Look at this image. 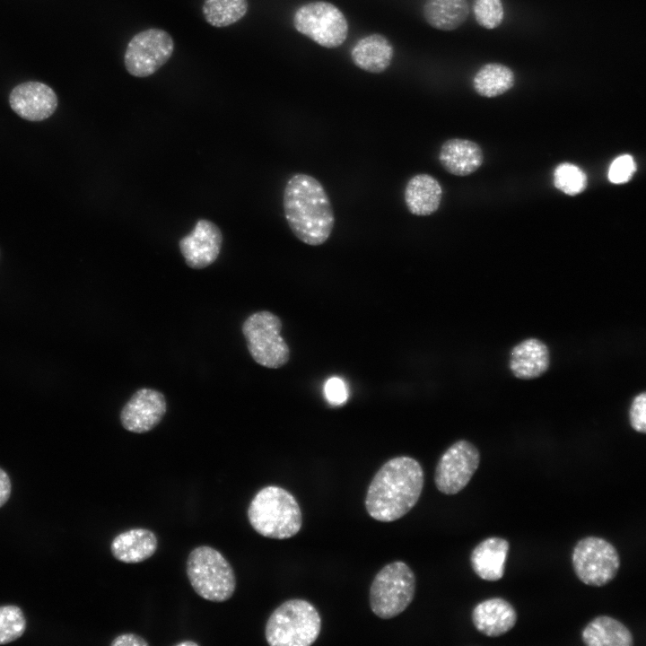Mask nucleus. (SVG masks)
<instances>
[{"label": "nucleus", "mask_w": 646, "mask_h": 646, "mask_svg": "<svg viewBox=\"0 0 646 646\" xmlns=\"http://www.w3.org/2000/svg\"><path fill=\"white\" fill-rule=\"evenodd\" d=\"M420 463L407 456L384 463L369 484L365 508L379 521L390 522L406 515L416 504L423 488Z\"/></svg>", "instance_id": "obj_1"}, {"label": "nucleus", "mask_w": 646, "mask_h": 646, "mask_svg": "<svg viewBox=\"0 0 646 646\" xmlns=\"http://www.w3.org/2000/svg\"><path fill=\"white\" fill-rule=\"evenodd\" d=\"M283 206L293 235L305 244L319 246L330 237L335 214L322 184L314 177L296 173L286 182Z\"/></svg>", "instance_id": "obj_2"}, {"label": "nucleus", "mask_w": 646, "mask_h": 646, "mask_svg": "<svg viewBox=\"0 0 646 646\" xmlns=\"http://www.w3.org/2000/svg\"><path fill=\"white\" fill-rule=\"evenodd\" d=\"M248 519L258 534L275 539L295 536L302 524L294 496L276 485L265 486L256 493L248 508Z\"/></svg>", "instance_id": "obj_3"}, {"label": "nucleus", "mask_w": 646, "mask_h": 646, "mask_svg": "<svg viewBox=\"0 0 646 646\" xmlns=\"http://www.w3.org/2000/svg\"><path fill=\"white\" fill-rule=\"evenodd\" d=\"M321 618L316 607L307 600L284 601L270 615L265 635L271 646H309L319 635Z\"/></svg>", "instance_id": "obj_4"}, {"label": "nucleus", "mask_w": 646, "mask_h": 646, "mask_svg": "<svg viewBox=\"0 0 646 646\" xmlns=\"http://www.w3.org/2000/svg\"><path fill=\"white\" fill-rule=\"evenodd\" d=\"M187 575L196 593L209 601H226L236 589L231 565L219 551L209 546H197L189 553Z\"/></svg>", "instance_id": "obj_5"}, {"label": "nucleus", "mask_w": 646, "mask_h": 646, "mask_svg": "<svg viewBox=\"0 0 646 646\" xmlns=\"http://www.w3.org/2000/svg\"><path fill=\"white\" fill-rule=\"evenodd\" d=\"M415 593L414 572L404 562H392L385 565L371 582L370 589L371 611L383 619L395 617L411 604Z\"/></svg>", "instance_id": "obj_6"}, {"label": "nucleus", "mask_w": 646, "mask_h": 646, "mask_svg": "<svg viewBox=\"0 0 646 646\" xmlns=\"http://www.w3.org/2000/svg\"><path fill=\"white\" fill-rule=\"evenodd\" d=\"M248 350L261 366L278 369L290 359V349L281 336L282 321L278 316L260 310L249 315L242 324Z\"/></svg>", "instance_id": "obj_7"}, {"label": "nucleus", "mask_w": 646, "mask_h": 646, "mask_svg": "<svg viewBox=\"0 0 646 646\" xmlns=\"http://www.w3.org/2000/svg\"><path fill=\"white\" fill-rule=\"evenodd\" d=\"M294 29L321 47L341 46L348 35V22L338 7L326 1L301 5L292 17Z\"/></svg>", "instance_id": "obj_8"}, {"label": "nucleus", "mask_w": 646, "mask_h": 646, "mask_svg": "<svg viewBox=\"0 0 646 646\" xmlns=\"http://www.w3.org/2000/svg\"><path fill=\"white\" fill-rule=\"evenodd\" d=\"M573 570L586 585L601 587L617 574L620 557L615 547L602 537H587L577 542L572 554Z\"/></svg>", "instance_id": "obj_9"}, {"label": "nucleus", "mask_w": 646, "mask_h": 646, "mask_svg": "<svg viewBox=\"0 0 646 646\" xmlns=\"http://www.w3.org/2000/svg\"><path fill=\"white\" fill-rule=\"evenodd\" d=\"M174 41L169 32L159 28L139 31L128 41L124 65L135 77H147L158 71L170 58Z\"/></svg>", "instance_id": "obj_10"}, {"label": "nucleus", "mask_w": 646, "mask_h": 646, "mask_svg": "<svg viewBox=\"0 0 646 646\" xmlns=\"http://www.w3.org/2000/svg\"><path fill=\"white\" fill-rule=\"evenodd\" d=\"M480 464L478 449L470 441L459 440L441 456L435 468L434 483L445 494H456L471 480Z\"/></svg>", "instance_id": "obj_11"}, {"label": "nucleus", "mask_w": 646, "mask_h": 646, "mask_svg": "<svg viewBox=\"0 0 646 646\" xmlns=\"http://www.w3.org/2000/svg\"><path fill=\"white\" fill-rule=\"evenodd\" d=\"M167 404L164 395L153 388L136 390L120 412L122 426L135 433L153 430L163 418Z\"/></svg>", "instance_id": "obj_12"}, {"label": "nucleus", "mask_w": 646, "mask_h": 646, "mask_svg": "<svg viewBox=\"0 0 646 646\" xmlns=\"http://www.w3.org/2000/svg\"><path fill=\"white\" fill-rule=\"evenodd\" d=\"M222 245L220 228L206 219H199L193 230L179 242L187 266L193 269H203L212 265L217 259Z\"/></svg>", "instance_id": "obj_13"}, {"label": "nucleus", "mask_w": 646, "mask_h": 646, "mask_svg": "<svg viewBox=\"0 0 646 646\" xmlns=\"http://www.w3.org/2000/svg\"><path fill=\"white\" fill-rule=\"evenodd\" d=\"M12 109L22 118L38 122L48 118L57 108V96L48 85L36 81L22 83L9 95Z\"/></svg>", "instance_id": "obj_14"}, {"label": "nucleus", "mask_w": 646, "mask_h": 646, "mask_svg": "<svg viewBox=\"0 0 646 646\" xmlns=\"http://www.w3.org/2000/svg\"><path fill=\"white\" fill-rule=\"evenodd\" d=\"M550 366V351L546 343L529 337L515 345L510 352L509 369L520 380L542 376Z\"/></svg>", "instance_id": "obj_15"}, {"label": "nucleus", "mask_w": 646, "mask_h": 646, "mask_svg": "<svg viewBox=\"0 0 646 646\" xmlns=\"http://www.w3.org/2000/svg\"><path fill=\"white\" fill-rule=\"evenodd\" d=\"M472 621L481 633L497 637L513 628L517 622V613L507 600L492 598L481 601L474 607Z\"/></svg>", "instance_id": "obj_16"}, {"label": "nucleus", "mask_w": 646, "mask_h": 646, "mask_svg": "<svg viewBox=\"0 0 646 646\" xmlns=\"http://www.w3.org/2000/svg\"><path fill=\"white\" fill-rule=\"evenodd\" d=\"M483 158V152L476 143L462 138L445 141L438 156L441 165L447 172L461 177L478 170Z\"/></svg>", "instance_id": "obj_17"}, {"label": "nucleus", "mask_w": 646, "mask_h": 646, "mask_svg": "<svg viewBox=\"0 0 646 646\" xmlns=\"http://www.w3.org/2000/svg\"><path fill=\"white\" fill-rule=\"evenodd\" d=\"M442 188L440 182L428 173L411 177L404 189L407 210L414 215L427 216L435 213L441 205Z\"/></svg>", "instance_id": "obj_18"}, {"label": "nucleus", "mask_w": 646, "mask_h": 646, "mask_svg": "<svg viewBox=\"0 0 646 646\" xmlns=\"http://www.w3.org/2000/svg\"><path fill=\"white\" fill-rule=\"evenodd\" d=\"M393 57V45L380 33L361 38L351 48V59L354 65L371 74H380L387 70Z\"/></svg>", "instance_id": "obj_19"}, {"label": "nucleus", "mask_w": 646, "mask_h": 646, "mask_svg": "<svg viewBox=\"0 0 646 646\" xmlns=\"http://www.w3.org/2000/svg\"><path fill=\"white\" fill-rule=\"evenodd\" d=\"M510 544L504 538L491 537L484 539L472 550L470 563L473 571L484 581H499L504 574Z\"/></svg>", "instance_id": "obj_20"}, {"label": "nucleus", "mask_w": 646, "mask_h": 646, "mask_svg": "<svg viewBox=\"0 0 646 646\" xmlns=\"http://www.w3.org/2000/svg\"><path fill=\"white\" fill-rule=\"evenodd\" d=\"M158 547L155 534L147 528H132L118 534L111 542L113 556L126 563H137L153 556Z\"/></svg>", "instance_id": "obj_21"}, {"label": "nucleus", "mask_w": 646, "mask_h": 646, "mask_svg": "<svg viewBox=\"0 0 646 646\" xmlns=\"http://www.w3.org/2000/svg\"><path fill=\"white\" fill-rule=\"evenodd\" d=\"M581 639L587 646H632L633 634L620 621L599 615L591 620L582 630Z\"/></svg>", "instance_id": "obj_22"}, {"label": "nucleus", "mask_w": 646, "mask_h": 646, "mask_svg": "<svg viewBox=\"0 0 646 646\" xmlns=\"http://www.w3.org/2000/svg\"><path fill=\"white\" fill-rule=\"evenodd\" d=\"M467 0H425L423 15L434 29L451 31L459 28L467 19Z\"/></svg>", "instance_id": "obj_23"}, {"label": "nucleus", "mask_w": 646, "mask_h": 646, "mask_svg": "<svg viewBox=\"0 0 646 646\" xmlns=\"http://www.w3.org/2000/svg\"><path fill=\"white\" fill-rule=\"evenodd\" d=\"M472 83L478 95L494 98L504 94L513 87L515 74L503 64L487 63L477 70Z\"/></svg>", "instance_id": "obj_24"}, {"label": "nucleus", "mask_w": 646, "mask_h": 646, "mask_svg": "<svg viewBox=\"0 0 646 646\" xmlns=\"http://www.w3.org/2000/svg\"><path fill=\"white\" fill-rule=\"evenodd\" d=\"M248 8V0H205L202 13L208 24L223 28L239 22Z\"/></svg>", "instance_id": "obj_25"}, {"label": "nucleus", "mask_w": 646, "mask_h": 646, "mask_svg": "<svg viewBox=\"0 0 646 646\" xmlns=\"http://www.w3.org/2000/svg\"><path fill=\"white\" fill-rule=\"evenodd\" d=\"M554 184L564 194L575 196L585 190L588 180L585 172L580 167L564 162L555 168Z\"/></svg>", "instance_id": "obj_26"}, {"label": "nucleus", "mask_w": 646, "mask_h": 646, "mask_svg": "<svg viewBox=\"0 0 646 646\" xmlns=\"http://www.w3.org/2000/svg\"><path fill=\"white\" fill-rule=\"evenodd\" d=\"M26 628L22 609L16 606L0 607V644H6L21 637Z\"/></svg>", "instance_id": "obj_27"}, {"label": "nucleus", "mask_w": 646, "mask_h": 646, "mask_svg": "<svg viewBox=\"0 0 646 646\" xmlns=\"http://www.w3.org/2000/svg\"><path fill=\"white\" fill-rule=\"evenodd\" d=\"M473 13L476 22L484 29L499 27L504 18L502 0H474Z\"/></svg>", "instance_id": "obj_28"}, {"label": "nucleus", "mask_w": 646, "mask_h": 646, "mask_svg": "<svg viewBox=\"0 0 646 646\" xmlns=\"http://www.w3.org/2000/svg\"><path fill=\"white\" fill-rule=\"evenodd\" d=\"M635 170L633 158L629 154H623L612 162L608 170V179L613 184H624L632 179Z\"/></svg>", "instance_id": "obj_29"}, {"label": "nucleus", "mask_w": 646, "mask_h": 646, "mask_svg": "<svg viewBox=\"0 0 646 646\" xmlns=\"http://www.w3.org/2000/svg\"><path fill=\"white\" fill-rule=\"evenodd\" d=\"M629 422L632 428L641 433L646 432V393L637 394L629 409Z\"/></svg>", "instance_id": "obj_30"}, {"label": "nucleus", "mask_w": 646, "mask_h": 646, "mask_svg": "<svg viewBox=\"0 0 646 646\" xmlns=\"http://www.w3.org/2000/svg\"><path fill=\"white\" fill-rule=\"evenodd\" d=\"M325 395L329 403L341 405L347 398V389L345 382L336 377L330 378L325 384Z\"/></svg>", "instance_id": "obj_31"}, {"label": "nucleus", "mask_w": 646, "mask_h": 646, "mask_svg": "<svg viewBox=\"0 0 646 646\" xmlns=\"http://www.w3.org/2000/svg\"><path fill=\"white\" fill-rule=\"evenodd\" d=\"M112 646H148L149 643L141 636L135 633H123L117 636Z\"/></svg>", "instance_id": "obj_32"}, {"label": "nucleus", "mask_w": 646, "mask_h": 646, "mask_svg": "<svg viewBox=\"0 0 646 646\" xmlns=\"http://www.w3.org/2000/svg\"><path fill=\"white\" fill-rule=\"evenodd\" d=\"M11 494V482L8 475L0 468V507L3 506Z\"/></svg>", "instance_id": "obj_33"}, {"label": "nucleus", "mask_w": 646, "mask_h": 646, "mask_svg": "<svg viewBox=\"0 0 646 646\" xmlns=\"http://www.w3.org/2000/svg\"><path fill=\"white\" fill-rule=\"evenodd\" d=\"M175 645H176V646H197L198 643L196 642H194V641L188 640V641H184V642H178V643H176Z\"/></svg>", "instance_id": "obj_34"}]
</instances>
